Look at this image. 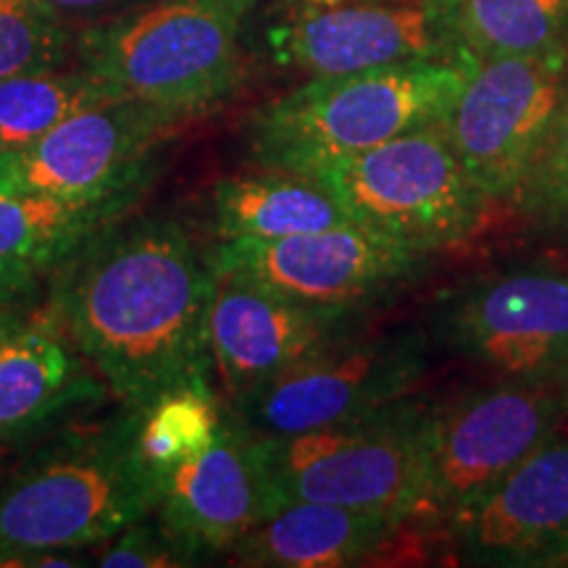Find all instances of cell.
Here are the masks:
<instances>
[{
    "instance_id": "obj_11",
    "label": "cell",
    "mask_w": 568,
    "mask_h": 568,
    "mask_svg": "<svg viewBox=\"0 0 568 568\" xmlns=\"http://www.w3.org/2000/svg\"><path fill=\"white\" fill-rule=\"evenodd\" d=\"M566 92L568 55H503L468 69L443 132L481 195L518 193Z\"/></svg>"
},
{
    "instance_id": "obj_17",
    "label": "cell",
    "mask_w": 568,
    "mask_h": 568,
    "mask_svg": "<svg viewBox=\"0 0 568 568\" xmlns=\"http://www.w3.org/2000/svg\"><path fill=\"white\" fill-rule=\"evenodd\" d=\"M403 521L376 510L290 503L264 518L234 545L245 566L272 568H339L364 564Z\"/></svg>"
},
{
    "instance_id": "obj_16",
    "label": "cell",
    "mask_w": 568,
    "mask_h": 568,
    "mask_svg": "<svg viewBox=\"0 0 568 568\" xmlns=\"http://www.w3.org/2000/svg\"><path fill=\"white\" fill-rule=\"evenodd\" d=\"M447 527L468 564H568V439L539 447Z\"/></svg>"
},
{
    "instance_id": "obj_5",
    "label": "cell",
    "mask_w": 568,
    "mask_h": 568,
    "mask_svg": "<svg viewBox=\"0 0 568 568\" xmlns=\"http://www.w3.org/2000/svg\"><path fill=\"white\" fill-rule=\"evenodd\" d=\"M429 416L424 403L403 397L301 435H255L272 514L308 500L376 510L397 521L418 516Z\"/></svg>"
},
{
    "instance_id": "obj_6",
    "label": "cell",
    "mask_w": 568,
    "mask_h": 568,
    "mask_svg": "<svg viewBox=\"0 0 568 568\" xmlns=\"http://www.w3.org/2000/svg\"><path fill=\"white\" fill-rule=\"evenodd\" d=\"M311 176L345 205L353 222L424 255L468 237L485 205L443 124L345 155Z\"/></svg>"
},
{
    "instance_id": "obj_20",
    "label": "cell",
    "mask_w": 568,
    "mask_h": 568,
    "mask_svg": "<svg viewBox=\"0 0 568 568\" xmlns=\"http://www.w3.org/2000/svg\"><path fill=\"white\" fill-rule=\"evenodd\" d=\"M90 376L48 332L21 329L0 351V439L38 429L92 395Z\"/></svg>"
},
{
    "instance_id": "obj_7",
    "label": "cell",
    "mask_w": 568,
    "mask_h": 568,
    "mask_svg": "<svg viewBox=\"0 0 568 568\" xmlns=\"http://www.w3.org/2000/svg\"><path fill=\"white\" fill-rule=\"evenodd\" d=\"M568 418V385L510 382L432 410L418 516L450 521L556 439Z\"/></svg>"
},
{
    "instance_id": "obj_3",
    "label": "cell",
    "mask_w": 568,
    "mask_h": 568,
    "mask_svg": "<svg viewBox=\"0 0 568 568\" xmlns=\"http://www.w3.org/2000/svg\"><path fill=\"white\" fill-rule=\"evenodd\" d=\"M474 63L468 55L314 77L255 116V161L264 169L314 174L345 155L443 124Z\"/></svg>"
},
{
    "instance_id": "obj_12",
    "label": "cell",
    "mask_w": 568,
    "mask_h": 568,
    "mask_svg": "<svg viewBox=\"0 0 568 568\" xmlns=\"http://www.w3.org/2000/svg\"><path fill=\"white\" fill-rule=\"evenodd\" d=\"M447 343L510 382L568 385V274L516 268L458 290L443 311Z\"/></svg>"
},
{
    "instance_id": "obj_10",
    "label": "cell",
    "mask_w": 568,
    "mask_h": 568,
    "mask_svg": "<svg viewBox=\"0 0 568 568\" xmlns=\"http://www.w3.org/2000/svg\"><path fill=\"white\" fill-rule=\"evenodd\" d=\"M180 119L142 101L92 105L30 145L0 151V195L130 205L155 145Z\"/></svg>"
},
{
    "instance_id": "obj_27",
    "label": "cell",
    "mask_w": 568,
    "mask_h": 568,
    "mask_svg": "<svg viewBox=\"0 0 568 568\" xmlns=\"http://www.w3.org/2000/svg\"><path fill=\"white\" fill-rule=\"evenodd\" d=\"M42 3H45L61 21H67L132 11V6L142 3V0H42Z\"/></svg>"
},
{
    "instance_id": "obj_1",
    "label": "cell",
    "mask_w": 568,
    "mask_h": 568,
    "mask_svg": "<svg viewBox=\"0 0 568 568\" xmlns=\"http://www.w3.org/2000/svg\"><path fill=\"white\" fill-rule=\"evenodd\" d=\"M55 329L130 410L180 389L209 393V311L216 272L187 230L145 219L98 230L63 261Z\"/></svg>"
},
{
    "instance_id": "obj_23",
    "label": "cell",
    "mask_w": 568,
    "mask_h": 568,
    "mask_svg": "<svg viewBox=\"0 0 568 568\" xmlns=\"http://www.w3.org/2000/svg\"><path fill=\"white\" fill-rule=\"evenodd\" d=\"M222 424L216 395L195 389L169 393L140 410L138 450L153 471L166 477L176 466L209 450Z\"/></svg>"
},
{
    "instance_id": "obj_4",
    "label": "cell",
    "mask_w": 568,
    "mask_h": 568,
    "mask_svg": "<svg viewBox=\"0 0 568 568\" xmlns=\"http://www.w3.org/2000/svg\"><path fill=\"white\" fill-rule=\"evenodd\" d=\"M255 0H159L80 34V69L119 101L190 116L240 84Z\"/></svg>"
},
{
    "instance_id": "obj_19",
    "label": "cell",
    "mask_w": 568,
    "mask_h": 568,
    "mask_svg": "<svg viewBox=\"0 0 568 568\" xmlns=\"http://www.w3.org/2000/svg\"><path fill=\"white\" fill-rule=\"evenodd\" d=\"M213 213L224 240H282L353 222L345 205L316 176L284 169L219 182Z\"/></svg>"
},
{
    "instance_id": "obj_24",
    "label": "cell",
    "mask_w": 568,
    "mask_h": 568,
    "mask_svg": "<svg viewBox=\"0 0 568 568\" xmlns=\"http://www.w3.org/2000/svg\"><path fill=\"white\" fill-rule=\"evenodd\" d=\"M67 53V24L42 0H0V80L55 69Z\"/></svg>"
},
{
    "instance_id": "obj_9",
    "label": "cell",
    "mask_w": 568,
    "mask_h": 568,
    "mask_svg": "<svg viewBox=\"0 0 568 568\" xmlns=\"http://www.w3.org/2000/svg\"><path fill=\"white\" fill-rule=\"evenodd\" d=\"M424 368L422 332H347L234 403V416L258 437L301 435L403 400Z\"/></svg>"
},
{
    "instance_id": "obj_26",
    "label": "cell",
    "mask_w": 568,
    "mask_h": 568,
    "mask_svg": "<svg viewBox=\"0 0 568 568\" xmlns=\"http://www.w3.org/2000/svg\"><path fill=\"white\" fill-rule=\"evenodd\" d=\"M98 564L103 568H172L190 564V560L159 521L145 524L142 518L119 531L116 542L103 552Z\"/></svg>"
},
{
    "instance_id": "obj_15",
    "label": "cell",
    "mask_w": 568,
    "mask_h": 568,
    "mask_svg": "<svg viewBox=\"0 0 568 568\" xmlns=\"http://www.w3.org/2000/svg\"><path fill=\"white\" fill-rule=\"evenodd\" d=\"M268 516L264 464L255 435L240 422L224 418L209 450L163 477L159 524L190 564L232 550Z\"/></svg>"
},
{
    "instance_id": "obj_22",
    "label": "cell",
    "mask_w": 568,
    "mask_h": 568,
    "mask_svg": "<svg viewBox=\"0 0 568 568\" xmlns=\"http://www.w3.org/2000/svg\"><path fill=\"white\" fill-rule=\"evenodd\" d=\"M119 98L88 71L38 69L0 80V151L30 145L69 116Z\"/></svg>"
},
{
    "instance_id": "obj_21",
    "label": "cell",
    "mask_w": 568,
    "mask_h": 568,
    "mask_svg": "<svg viewBox=\"0 0 568 568\" xmlns=\"http://www.w3.org/2000/svg\"><path fill=\"white\" fill-rule=\"evenodd\" d=\"M460 45L477 61L568 55V0H447Z\"/></svg>"
},
{
    "instance_id": "obj_14",
    "label": "cell",
    "mask_w": 568,
    "mask_h": 568,
    "mask_svg": "<svg viewBox=\"0 0 568 568\" xmlns=\"http://www.w3.org/2000/svg\"><path fill=\"white\" fill-rule=\"evenodd\" d=\"M355 318L284 301L258 284L216 272L209 311L213 372L237 403L353 332Z\"/></svg>"
},
{
    "instance_id": "obj_8",
    "label": "cell",
    "mask_w": 568,
    "mask_h": 568,
    "mask_svg": "<svg viewBox=\"0 0 568 568\" xmlns=\"http://www.w3.org/2000/svg\"><path fill=\"white\" fill-rule=\"evenodd\" d=\"M219 274L247 280L316 311L361 316L418 274L424 253L347 222L282 240H224L211 253Z\"/></svg>"
},
{
    "instance_id": "obj_18",
    "label": "cell",
    "mask_w": 568,
    "mask_h": 568,
    "mask_svg": "<svg viewBox=\"0 0 568 568\" xmlns=\"http://www.w3.org/2000/svg\"><path fill=\"white\" fill-rule=\"evenodd\" d=\"M124 203H82L42 195H0V301L61 266Z\"/></svg>"
},
{
    "instance_id": "obj_28",
    "label": "cell",
    "mask_w": 568,
    "mask_h": 568,
    "mask_svg": "<svg viewBox=\"0 0 568 568\" xmlns=\"http://www.w3.org/2000/svg\"><path fill=\"white\" fill-rule=\"evenodd\" d=\"M19 332H21L19 318L9 314V311L3 308V303H0V351H3V347L9 345L11 339L19 335Z\"/></svg>"
},
{
    "instance_id": "obj_13",
    "label": "cell",
    "mask_w": 568,
    "mask_h": 568,
    "mask_svg": "<svg viewBox=\"0 0 568 568\" xmlns=\"http://www.w3.org/2000/svg\"><path fill=\"white\" fill-rule=\"evenodd\" d=\"M276 61L314 77L410 61H464L447 0L308 6L268 32Z\"/></svg>"
},
{
    "instance_id": "obj_30",
    "label": "cell",
    "mask_w": 568,
    "mask_h": 568,
    "mask_svg": "<svg viewBox=\"0 0 568 568\" xmlns=\"http://www.w3.org/2000/svg\"><path fill=\"white\" fill-rule=\"evenodd\" d=\"M0 303H3V301H0Z\"/></svg>"
},
{
    "instance_id": "obj_2",
    "label": "cell",
    "mask_w": 568,
    "mask_h": 568,
    "mask_svg": "<svg viewBox=\"0 0 568 568\" xmlns=\"http://www.w3.org/2000/svg\"><path fill=\"white\" fill-rule=\"evenodd\" d=\"M140 410L71 432L0 481V566L88 548L148 518L163 477L138 450Z\"/></svg>"
},
{
    "instance_id": "obj_25",
    "label": "cell",
    "mask_w": 568,
    "mask_h": 568,
    "mask_svg": "<svg viewBox=\"0 0 568 568\" xmlns=\"http://www.w3.org/2000/svg\"><path fill=\"white\" fill-rule=\"evenodd\" d=\"M516 195L537 222L568 234V92L535 166Z\"/></svg>"
},
{
    "instance_id": "obj_29",
    "label": "cell",
    "mask_w": 568,
    "mask_h": 568,
    "mask_svg": "<svg viewBox=\"0 0 568 568\" xmlns=\"http://www.w3.org/2000/svg\"><path fill=\"white\" fill-rule=\"evenodd\" d=\"M13 450H17V445H13L11 439H0V468H3L6 460L13 456Z\"/></svg>"
}]
</instances>
